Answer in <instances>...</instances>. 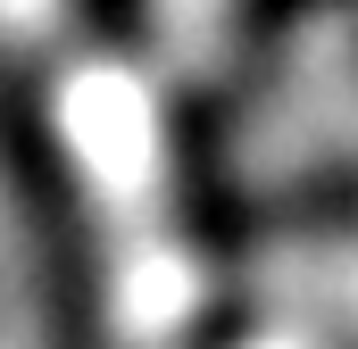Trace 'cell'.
I'll list each match as a JSON object with an SVG mask.
<instances>
[{"label":"cell","instance_id":"obj_1","mask_svg":"<svg viewBox=\"0 0 358 349\" xmlns=\"http://www.w3.org/2000/svg\"><path fill=\"white\" fill-rule=\"evenodd\" d=\"M0 42L34 67L67 183L84 200L100 283H108V325L134 341H167L200 308V250L183 242L176 208V158H167V117L150 84L100 50L76 0H0Z\"/></svg>","mask_w":358,"mask_h":349},{"label":"cell","instance_id":"obj_2","mask_svg":"<svg viewBox=\"0 0 358 349\" xmlns=\"http://www.w3.org/2000/svg\"><path fill=\"white\" fill-rule=\"evenodd\" d=\"M150 8H159L167 25H208V17H217L225 0H150Z\"/></svg>","mask_w":358,"mask_h":349}]
</instances>
